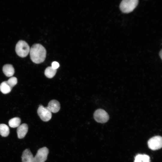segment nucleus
I'll return each instance as SVG.
<instances>
[{"mask_svg": "<svg viewBox=\"0 0 162 162\" xmlns=\"http://www.w3.org/2000/svg\"><path fill=\"white\" fill-rule=\"evenodd\" d=\"M21 158L22 162H35L34 157L28 149L23 151Z\"/></svg>", "mask_w": 162, "mask_h": 162, "instance_id": "nucleus-10", "label": "nucleus"}, {"mask_svg": "<svg viewBox=\"0 0 162 162\" xmlns=\"http://www.w3.org/2000/svg\"><path fill=\"white\" fill-rule=\"evenodd\" d=\"M28 127L27 124L25 123L20 125L17 129V136L19 139L23 138L28 132Z\"/></svg>", "mask_w": 162, "mask_h": 162, "instance_id": "nucleus-9", "label": "nucleus"}, {"mask_svg": "<svg viewBox=\"0 0 162 162\" xmlns=\"http://www.w3.org/2000/svg\"><path fill=\"white\" fill-rule=\"evenodd\" d=\"M21 121L20 118L18 117L13 118L9 120L8 124L9 126L12 128L18 127L21 123Z\"/></svg>", "mask_w": 162, "mask_h": 162, "instance_id": "nucleus-15", "label": "nucleus"}, {"mask_svg": "<svg viewBox=\"0 0 162 162\" xmlns=\"http://www.w3.org/2000/svg\"><path fill=\"white\" fill-rule=\"evenodd\" d=\"M138 2V0H123L120 4V9L123 13H130L136 7Z\"/></svg>", "mask_w": 162, "mask_h": 162, "instance_id": "nucleus-3", "label": "nucleus"}, {"mask_svg": "<svg viewBox=\"0 0 162 162\" xmlns=\"http://www.w3.org/2000/svg\"><path fill=\"white\" fill-rule=\"evenodd\" d=\"M29 53L31 60L36 64L43 62L46 57V50L39 44H35L32 45L30 48Z\"/></svg>", "mask_w": 162, "mask_h": 162, "instance_id": "nucleus-1", "label": "nucleus"}, {"mask_svg": "<svg viewBox=\"0 0 162 162\" xmlns=\"http://www.w3.org/2000/svg\"><path fill=\"white\" fill-rule=\"evenodd\" d=\"M59 66V64L57 62L54 61L52 63L51 67L55 69H57Z\"/></svg>", "mask_w": 162, "mask_h": 162, "instance_id": "nucleus-18", "label": "nucleus"}, {"mask_svg": "<svg viewBox=\"0 0 162 162\" xmlns=\"http://www.w3.org/2000/svg\"><path fill=\"white\" fill-rule=\"evenodd\" d=\"M38 114L40 119L43 121L47 122L52 117V113L47 107H44L42 105H39L38 110Z\"/></svg>", "mask_w": 162, "mask_h": 162, "instance_id": "nucleus-6", "label": "nucleus"}, {"mask_svg": "<svg viewBox=\"0 0 162 162\" xmlns=\"http://www.w3.org/2000/svg\"><path fill=\"white\" fill-rule=\"evenodd\" d=\"M6 81L8 84L12 88L16 84L17 80L16 77L13 76L11 77Z\"/></svg>", "mask_w": 162, "mask_h": 162, "instance_id": "nucleus-17", "label": "nucleus"}, {"mask_svg": "<svg viewBox=\"0 0 162 162\" xmlns=\"http://www.w3.org/2000/svg\"><path fill=\"white\" fill-rule=\"evenodd\" d=\"M148 144L149 148L152 150L159 149L162 147V137L159 136H154L148 140Z\"/></svg>", "mask_w": 162, "mask_h": 162, "instance_id": "nucleus-5", "label": "nucleus"}, {"mask_svg": "<svg viewBox=\"0 0 162 162\" xmlns=\"http://www.w3.org/2000/svg\"><path fill=\"white\" fill-rule=\"evenodd\" d=\"M150 158L146 154H138L135 158L134 162H150Z\"/></svg>", "mask_w": 162, "mask_h": 162, "instance_id": "nucleus-12", "label": "nucleus"}, {"mask_svg": "<svg viewBox=\"0 0 162 162\" xmlns=\"http://www.w3.org/2000/svg\"><path fill=\"white\" fill-rule=\"evenodd\" d=\"M94 117L95 120L98 123H104L106 122L109 119V116L104 110L98 109L94 113Z\"/></svg>", "mask_w": 162, "mask_h": 162, "instance_id": "nucleus-4", "label": "nucleus"}, {"mask_svg": "<svg viewBox=\"0 0 162 162\" xmlns=\"http://www.w3.org/2000/svg\"><path fill=\"white\" fill-rule=\"evenodd\" d=\"M159 56L162 59V50H161L159 52Z\"/></svg>", "mask_w": 162, "mask_h": 162, "instance_id": "nucleus-19", "label": "nucleus"}, {"mask_svg": "<svg viewBox=\"0 0 162 162\" xmlns=\"http://www.w3.org/2000/svg\"><path fill=\"white\" fill-rule=\"evenodd\" d=\"M9 134L8 127L4 124H0V134L3 137H6Z\"/></svg>", "mask_w": 162, "mask_h": 162, "instance_id": "nucleus-14", "label": "nucleus"}, {"mask_svg": "<svg viewBox=\"0 0 162 162\" xmlns=\"http://www.w3.org/2000/svg\"><path fill=\"white\" fill-rule=\"evenodd\" d=\"M47 108L51 112L56 113L60 110V104L57 100H53L49 102Z\"/></svg>", "mask_w": 162, "mask_h": 162, "instance_id": "nucleus-8", "label": "nucleus"}, {"mask_svg": "<svg viewBox=\"0 0 162 162\" xmlns=\"http://www.w3.org/2000/svg\"><path fill=\"white\" fill-rule=\"evenodd\" d=\"M49 152V150L46 147L40 148L34 157L35 162H45L47 159Z\"/></svg>", "mask_w": 162, "mask_h": 162, "instance_id": "nucleus-7", "label": "nucleus"}, {"mask_svg": "<svg viewBox=\"0 0 162 162\" xmlns=\"http://www.w3.org/2000/svg\"><path fill=\"white\" fill-rule=\"evenodd\" d=\"M30 48L28 44L23 40H20L16 44L15 51L20 57L24 58L26 57L29 52Z\"/></svg>", "mask_w": 162, "mask_h": 162, "instance_id": "nucleus-2", "label": "nucleus"}, {"mask_svg": "<svg viewBox=\"0 0 162 162\" xmlns=\"http://www.w3.org/2000/svg\"><path fill=\"white\" fill-rule=\"evenodd\" d=\"M12 88L6 81L2 82L0 85V91L3 94L9 93L11 91Z\"/></svg>", "mask_w": 162, "mask_h": 162, "instance_id": "nucleus-13", "label": "nucleus"}, {"mask_svg": "<svg viewBox=\"0 0 162 162\" xmlns=\"http://www.w3.org/2000/svg\"><path fill=\"white\" fill-rule=\"evenodd\" d=\"M2 70L3 73L7 77L12 76L14 73V69L12 64H7L3 67Z\"/></svg>", "mask_w": 162, "mask_h": 162, "instance_id": "nucleus-11", "label": "nucleus"}, {"mask_svg": "<svg viewBox=\"0 0 162 162\" xmlns=\"http://www.w3.org/2000/svg\"><path fill=\"white\" fill-rule=\"evenodd\" d=\"M56 71V69L53 68L51 66L48 67L45 70L44 74L47 77L51 78L55 75Z\"/></svg>", "mask_w": 162, "mask_h": 162, "instance_id": "nucleus-16", "label": "nucleus"}]
</instances>
